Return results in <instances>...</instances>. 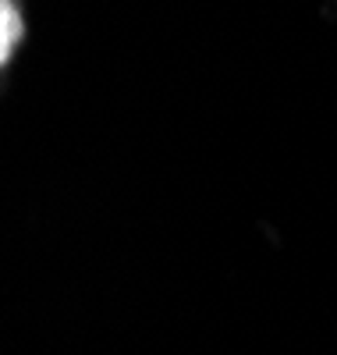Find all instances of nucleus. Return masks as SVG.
Returning <instances> with one entry per match:
<instances>
[{"label":"nucleus","mask_w":337,"mask_h":355,"mask_svg":"<svg viewBox=\"0 0 337 355\" xmlns=\"http://www.w3.org/2000/svg\"><path fill=\"white\" fill-rule=\"evenodd\" d=\"M21 40V11L15 0H0V64L15 53Z\"/></svg>","instance_id":"f257e3e1"}]
</instances>
